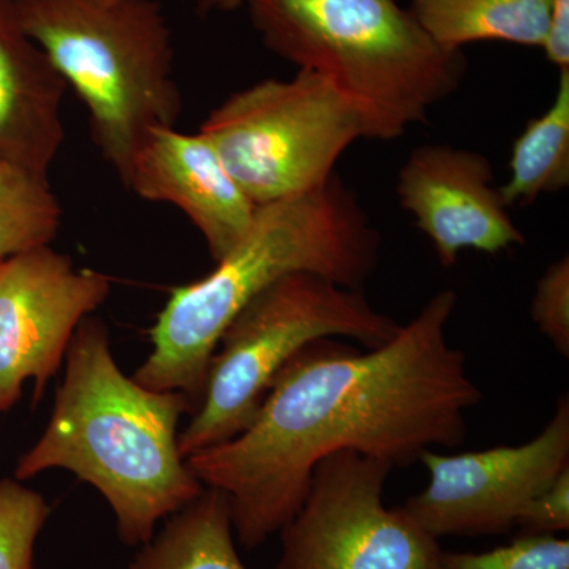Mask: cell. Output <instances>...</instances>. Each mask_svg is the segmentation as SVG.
<instances>
[{
  "instance_id": "6da1fadb",
  "label": "cell",
  "mask_w": 569,
  "mask_h": 569,
  "mask_svg": "<svg viewBox=\"0 0 569 569\" xmlns=\"http://www.w3.org/2000/svg\"><path fill=\"white\" fill-rule=\"evenodd\" d=\"M458 305L438 291L389 342L367 351L316 340L272 381L246 430L190 456L187 466L230 503L234 537L247 550L293 519L321 460L351 451L392 468L466 440L467 413L482 391L466 353L449 346Z\"/></svg>"
},
{
  "instance_id": "7a4b0ae2",
  "label": "cell",
  "mask_w": 569,
  "mask_h": 569,
  "mask_svg": "<svg viewBox=\"0 0 569 569\" xmlns=\"http://www.w3.org/2000/svg\"><path fill=\"white\" fill-rule=\"evenodd\" d=\"M63 361L50 422L18 460L14 479L70 471L108 501L123 545L141 548L160 520L204 490L178 445L179 421L192 413L193 400L127 377L107 326L92 317L78 326Z\"/></svg>"
},
{
  "instance_id": "3957f363",
  "label": "cell",
  "mask_w": 569,
  "mask_h": 569,
  "mask_svg": "<svg viewBox=\"0 0 569 569\" xmlns=\"http://www.w3.org/2000/svg\"><path fill=\"white\" fill-rule=\"evenodd\" d=\"M378 250L376 228L337 174L312 192L257 206L249 230L216 268L171 291L134 380L152 391L182 392L197 408L220 337L258 295L298 272L361 290Z\"/></svg>"
},
{
  "instance_id": "277c9868",
  "label": "cell",
  "mask_w": 569,
  "mask_h": 569,
  "mask_svg": "<svg viewBox=\"0 0 569 569\" xmlns=\"http://www.w3.org/2000/svg\"><path fill=\"white\" fill-rule=\"evenodd\" d=\"M269 51L346 92L378 140L402 137L458 91L462 51L440 47L397 0H247Z\"/></svg>"
},
{
  "instance_id": "5b68a950",
  "label": "cell",
  "mask_w": 569,
  "mask_h": 569,
  "mask_svg": "<svg viewBox=\"0 0 569 569\" xmlns=\"http://www.w3.org/2000/svg\"><path fill=\"white\" fill-rule=\"evenodd\" d=\"M22 29L88 111L107 163L123 178L142 138L176 127L182 93L173 33L157 0H11Z\"/></svg>"
},
{
  "instance_id": "8992f818",
  "label": "cell",
  "mask_w": 569,
  "mask_h": 569,
  "mask_svg": "<svg viewBox=\"0 0 569 569\" xmlns=\"http://www.w3.org/2000/svg\"><path fill=\"white\" fill-rule=\"evenodd\" d=\"M399 329L359 290L310 272L283 277L249 302L220 337L203 396L178 437L182 458L246 430L280 370L309 343L346 337L377 348Z\"/></svg>"
},
{
  "instance_id": "52a82bcc",
  "label": "cell",
  "mask_w": 569,
  "mask_h": 569,
  "mask_svg": "<svg viewBox=\"0 0 569 569\" xmlns=\"http://www.w3.org/2000/svg\"><path fill=\"white\" fill-rule=\"evenodd\" d=\"M200 133L254 206L312 192L355 141L378 140L365 108L309 70L231 93Z\"/></svg>"
},
{
  "instance_id": "ba28073f",
  "label": "cell",
  "mask_w": 569,
  "mask_h": 569,
  "mask_svg": "<svg viewBox=\"0 0 569 569\" xmlns=\"http://www.w3.org/2000/svg\"><path fill=\"white\" fill-rule=\"evenodd\" d=\"M383 460L337 452L321 460L301 508L280 533L274 569H440L443 550L406 508H388Z\"/></svg>"
},
{
  "instance_id": "9c48e42d",
  "label": "cell",
  "mask_w": 569,
  "mask_h": 569,
  "mask_svg": "<svg viewBox=\"0 0 569 569\" xmlns=\"http://www.w3.org/2000/svg\"><path fill=\"white\" fill-rule=\"evenodd\" d=\"M429 485L403 505L437 539L505 533L522 509L569 467V397L539 436L516 447L440 455L422 452Z\"/></svg>"
},
{
  "instance_id": "30bf717a",
  "label": "cell",
  "mask_w": 569,
  "mask_h": 569,
  "mask_svg": "<svg viewBox=\"0 0 569 569\" xmlns=\"http://www.w3.org/2000/svg\"><path fill=\"white\" fill-rule=\"evenodd\" d=\"M110 293V277L51 246L0 261V411L17 406L29 380L39 402L78 326Z\"/></svg>"
},
{
  "instance_id": "8fae6325",
  "label": "cell",
  "mask_w": 569,
  "mask_h": 569,
  "mask_svg": "<svg viewBox=\"0 0 569 569\" xmlns=\"http://www.w3.org/2000/svg\"><path fill=\"white\" fill-rule=\"evenodd\" d=\"M397 194L445 268L458 263L466 249L497 254L526 242L481 153L452 146H419L400 168Z\"/></svg>"
},
{
  "instance_id": "7c38bea8",
  "label": "cell",
  "mask_w": 569,
  "mask_h": 569,
  "mask_svg": "<svg viewBox=\"0 0 569 569\" xmlns=\"http://www.w3.org/2000/svg\"><path fill=\"white\" fill-rule=\"evenodd\" d=\"M121 181L141 200L179 209L203 236L213 261L244 236L257 209L212 142L176 127L148 132Z\"/></svg>"
},
{
  "instance_id": "4fadbf2b",
  "label": "cell",
  "mask_w": 569,
  "mask_h": 569,
  "mask_svg": "<svg viewBox=\"0 0 569 569\" xmlns=\"http://www.w3.org/2000/svg\"><path fill=\"white\" fill-rule=\"evenodd\" d=\"M69 91L50 58L22 29L11 0H0V163L48 178L66 141Z\"/></svg>"
},
{
  "instance_id": "5bb4252c",
  "label": "cell",
  "mask_w": 569,
  "mask_h": 569,
  "mask_svg": "<svg viewBox=\"0 0 569 569\" xmlns=\"http://www.w3.org/2000/svg\"><path fill=\"white\" fill-rule=\"evenodd\" d=\"M552 0H413L411 14L440 47L462 51L475 41L542 47Z\"/></svg>"
},
{
  "instance_id": "9a60e30c",
  "label": "cell",
  "mask_w": 569,
  "mask_h": 569,
  "mask_svg": "<svg viewBox=\"0 0 569 569\" xmlns=\"http://www.w3.org/2000/svg\"><path fill=\"white\" fill-rule=\"evenodd\" d=\"M130 569H247L236 548L227 496L204 488L141 546Z\"/></svg>"
},
{
  "instance_id": "2e32d148",
  "label": "cell",
  "mask_w": 569,
  "mask_h": 569,
  "mask_svg": "<svg viewBox=\"0 0 569 569\" xmlns=\"http://www.w3.org/2000/svg\"><path fill=\"white\" fill-rule=\"evenodd\" d=\"M569 183V69L560 70L552 104L527 122L516 138L509 179L498 187L508 206L530 204L542 193L560 192Z\"/></svg>"
},
{
  "instance_id": "e0dca14e",
  "label": "cell",
  "mask_w": 569,
  "mask_h": 569,
  "mask_svg": "<svg viewBox=\"0 0 569 569\" xmlns=\"http://www.w3.org/2000/svg\"><path fill=\"white\" fill-rule=\"evenodd\" d=\"M62 208L48 178L0 170V261L52 244Z\"/></svg>"
},
{
  "instance_id": "ac0fdd59",
  "label": "cell",
  "mask_w": 569,
  "mask_h": 569,
  "mask_svg": "<svg viewBox=\"0 0 569 569\" xmlns=\"http://www.w3.org/2000/svg\"><path fill=\"white\" fill-rule=\"evenodd\" d=\"M51 507L18 479H0V569H33V552Z\"/></svg>"
},
{
  "instance_id": "d6986e66",
  "label": "cell",
  "mask_w": 569,
  "mask_h": 569,
  "mask_svg": "<svg viewBox=\"0 0 569 569\" xmlns=\"http://www.w3.org/2000/svg\"><path fill=\"white\" fill-rule=\"evenodd\" d=\"M440 569H569V541L520 535L489 552H443Z\"/></svg>"
},
{
  "instance_id": "ffe728a7",
  "label": "cell",
  "mask_w": 569,
  "mask_h": 569,
  "mask_svg": "<svg viewBox=\"0 0 569 569\" xmlns=\"http://www.w3.org/2000/svg\"><path fill=\"white\" fill-rule=\"evenodd\" d=\"M531 318L556 350L569 358V260L561 258L539 279Z\"/></svg>"
},
{
  "instance_id": "44dd1931",
  "label": "cell",
  "mask_w": 569,
  "mask_h": 569,
  "mask_svg": "<svg viewBox=\"0 0 569 569\" xmlns=\"http://www.w3.org/2000/svg\"><path fill=\"white\" fill-rule=\"evenodd\" d=\"M516 527L522 535L535 537H556V533L569 530V467L552 485L531 498L520 512Z\"/></svg>"
},
{
  "instance_id": "7402d4cb",
  "label": "cell",
  "mask_w": 569,
  "mask_h": 569,
  "mask_svg": "<svg viewBox=\"0 0 569 569\" xmlns=\"http://www.w3.org/2000/svg\"><path fill=\"white\" fill-rule=\"evenodd\" d=\"M541 48L549 62L560 70L569 69V0H552L548 32Z\"/></svg>"
},
{
  "instance_id": "603a6c76",
  "label": "cell",
  "mask_w": 569,
  "mask_h": 569,
  "mask_svg": "<svg viewBox=\"0 0 569 569\" xmlns=\"http://www.w3.org/2000/svg\"><path fill=\"white\" fill-rule=\"evenodd\" d=\"M247 0H197L194 10L201 17H208L212 13H228L246 7Z\"/></svg>"
},
{
  "instance_id": "cb8c5ba5",
  "label": "cell",
  "mask_w": 569,
  "mask_h": 569,
  "mask_svg": "<svg viewBox=\"0 0 569 569\" xmlns=\"http://www.w3.org/2000/svg\"><path fill=\"white\" fill-rule=\"evenodd\" d=\"M3 168H7V164L0 163V170H3Z\"/></svg>"
}]
</instances>
